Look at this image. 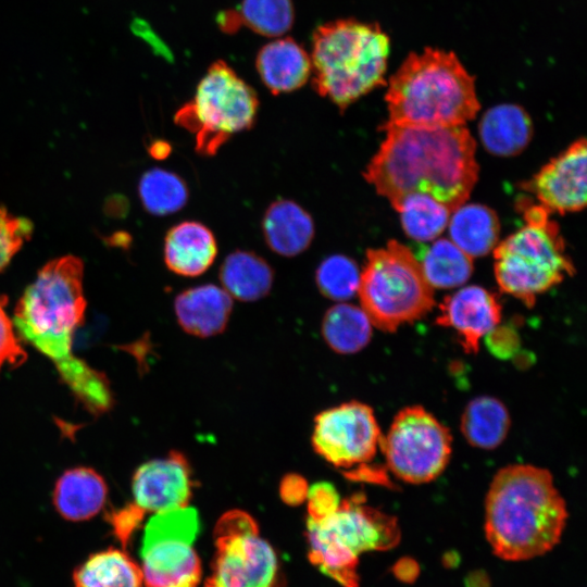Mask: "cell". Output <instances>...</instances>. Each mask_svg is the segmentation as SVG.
<instances>
[{
	"label": "cell",
	"instance_id": "cell-1",
	"mask_svg": "<svg viewBox=\"0 0 587 587\" xmlns=\"http://www.w3.org/2000/svg\"><path fill=\"white\" fill-rule=\"evenodd\" d=\"M83 277L84 263L75 255L48 262L24 290L12 321L18 338L47 357L85 409L99 414L113 401L109 382L73 351L86 309Z\"/></svg>",
	"mask_w": 587,
	"mask_h": 587
},
{
	"label": "cell",
	"instance_id": "cell-2",
	"mask_svg": "<svg viewBox=\"0 0 587 587\" xmlns=\"http://www.w3.org/2000/svg\"><path fill=\"white\" fill-rule=\"evenodd\" d=\"M386 137L364 178L395 207L424 193L451 212L469 199L478 177L475 140L464 125L403 126L387 122Z\"/></svg>",
	"mask_w": 587,
	"mask_h": 587
},
{
	"label": "cell",
	"instance_id": "cell-3",
	"mask_svg": "<svg viewBox=\"0 0 587 587\" xmlns=\"http://www.w3.org/2000/svg\"><path fill=\"white\" fill-rule=\"evenodd\" d=\"M566 504L551 473L511 464L494 476L485 499V535L492 553L525 561L550 551L561 539Z\"/></svg>",
	"mask_w": 587,
	"mask_h": 587
},
{
	"label": "cell",
	"instance_id": "cell-4",
	"mask_svg": "<svg viewBox=\"0 0 587 587\" xmlns=\"http://www.w3.org/2000/svg\"><path fill=\"white\" fill-rule=\"evenodd\" d=\"M389 123L459 126L479 110L475 80L453 52L411 53L391 76L386 93Z\"/></svg>",
	"mask_w": 587,
	"mask_h": 587
},
{
	"label": "cell",
	"instance_id": "cell-5",
	"mask_svg": "<svg viewBox=\"0 0 587 587\" xmlns=\"http://www.w3.org/2000/svg\"><path fill=\"white\" fill-rule=\"evenodd\" d=\"M389 52V37L378 24L340 18L319 25L310 53L312 86L344 112L386 84Z\"/></svg>",
	"mask_w": 587,
	"mask_h": 587
},
{
	"label": "cell",
	"instance_id": "cell-6",
	"mask_svg": "<svg viewBox=\"0 0 587 587\" xmlns=\"http://www.w3.org/2000/svg\"><path fill=\"white\" fill-rule=\"evenodd\" d=\"M519 209L525 225L494 248L495 276L502 291L533 307L539 294L573 275L575 268L550 212L525 199Z\"/></svg>",
	"mask_w": 587,
	"mask_h": 587
},
{
	"label": "cell",
	"instance_id": "cell-7",
	"mask_svg": "<svg viewBox=\"0 0 587 587\" xmlns=\"http://www.w3.org/2000/svg\"><path fill=\"white\" fill-rule=\"evenodd\" d=\"M309 559L344 587H358L359 555L388 550L400 540L397 519L353 496L320 520L308 519Z\"/></svg>",
	"mask_w": 587,
	"mask_h": 587
},
{
	"label": "cell",
	"instance_id": "cell-8",
	"mask_svg": "<svg viewBox=\"0 0 587 587\" xmlns=\"http://www.w3.org/2000/svg\"><path fill=\"white\" fill-rule=\"evenodd\" d=\"M358 294L372 325L384 332L423 317L435 304L420 262L397 240L367 250Z\"/></svg>",
	"mask_w": 587,
	"mask_h": 587
},
{
	"label": "cell",
	"instance_id": "cell-9",
	"mask_svg": "<svg viewBox=\"0 0 587 587\" xmlns=\"http://www.w3.org/2000/svg\"><path fill=\"white\" fill-rule=\"evenodd\" d=\"M259 99L254 89L223 60L213 62L193 98L175 114V122L195 136L201 155H214L235 134L250 129Z\"/></svg>",
	"mask_w": 587,
	"mask_h": 587
},
{
	"label": "cell",
	"instance_id": "cell-10",
	"mask_svg": "<svg viewBox=\"0 0 587 587\" xmlns=\"http://www.w3.org/2000/svg\"><path fill=\"white\" fill-rule=\"evenodd\" d=\"M214 544L205 587H279L276 552L248 513L235 510L223 514L215 525Z\"/></svg>",
	"mask_w": 587,
	"mask_h": 587
},
{
	"label": "cell",
	"instance_id": "cell-11",
	"mask_svg": "<svg viewBox=\"0 0 587 587\" xmlns=\"http://www.w3.org/2000/svg\"><path fill=\"white\" fill-rule=\"evenodd\" d=\"M200 530L195 508L154 513L145 527L140 550L146 587H197L201 563L193 548Z\"/></svg>",
	"mask_w": 587,
	"mask_h": 587
},
{
	"label": "cell",
	"instance_id": "cell-12",
	"mask_svg": "<svg viewBox=\"0 0 587 587\" xmlns=\"http://www.w3.org/2000/svg\"><path fill=\"white\" fill-rule=\"evenodd\" d=\"M450 430L423 407L400 410L385 436L382 450L387 469L410 484L437 478L449 463L452 451Z\"/></svg>",
	"mask_w": 587,
	"mask_h": 587
},
{
	"label": "cell",
	"instance_id": "cell-13",
	"mask_svg": "<svg viewBox=\"0 0 587 587\" xmlns=\"http://www.w3.org/2000/svg\"><path fill=\"white\" fill-rule=\"evenodd\" d=\"M382 432L371 407L350 401L320 413L312 444L315 451L338 469H365L379 448Z\"/></svg>",
	"mask_w": 587,
	"mask_h": 587
},
{
	"label": "cell",
	"instance_id": "cell-14",
	"mask_svg": "<svg viewBox=\"0 0 587 587\" xmlns=\"http://www.w3.org/2000/svg\"><path fill=\"white\" fill-rule=\"evenodd\" d=\"M586 140L580 138L524 184L550 213L583 210L586 204Z\"/></svg>",
	"mask_w": 587,
	"mask_h": 587
},
{
	"label": "cell",
	"instance_id": "cell-15",
	"mask_svg": "<svg viewBox=\"0 0 587 587\" xmlns=\"http://www.w3.org/2000/svg\"><path fill=\"white\" fill-rule=\"evenodd\" d=\"M137 504L145 512L160 513L186 507L191 495L190 472L178 452L140 465L132 480Z\"/></svg>",
	"mask_w": 587,
	"mask_h": 587
},
{
	"label": "cell",
	"instance_id": "cell-16",
	"mask_svg": "<svg viewBox=\"0 0 587 587\" xmlns=\"http://www.w3.org/2000/svg\"><path fill=\"white\" fill-rule=\"evenodd\" d=\"M439 309L436 323L457 330L466 353H476L479 340L501 321V304L479 286H467L446 297Z\"/></svg>",
	"mask_w": 587,
	"mask_h": 587
},
{
	"label": "cell",
	"instance_id": "cell-17",
	"mask_svg": "<svg viewBox=\"0 0 587 587\" xmlns=\"http://www.w3.org/2000/svg\"><path fill=\"white\" fill-rule=\"evenodd\" d=\"M255 67L273 95L297 90L311 77L310 54L291 37L264 45L257 54Z\"/></svg>",
	"mask_w": 587,
	"mask_h": 587
},
{
	"label": "cell",
	"instance_id": "cell-18",
	"mask_svg": "<svg viewBox=\"0 0 587 587\" xmlns=\"http://www.w3.org/2000/svg\"><path fill=\"white\" fill-rule=\"evenodd\" d=\"M233 308L229 294L215 285H202L177 295L174 309L180 327L198 337L224 330Z\"/></svg>",
	"mask_w": 587,
	"mask_h": 587
},
{
	"label": "cell",
	"instance_id": "cell-19",
	"mask_svg": "<svg viewBox=\"0 0 587 587\" xmlns=\"http://www.w3.org/2000/svg\"><path fill=\"white\" fill-rule=\"evenodd\" d=\"M216 254L217 245L213 233L199 222H182L166 234L164 261L178 275H201L212 265Z\"/></svg>",
	"mask_w": 587,
	"mask_h": 587
},
{
	"label": "cell",
	"instance_id": "cell-20",
	"mask_svg": "<svg viewBox=\"0 0 587 587\" xmlns=\"http://www.w3.org/2000/svg\"><path fill=\"white\" fill-rule=\"evenodd\" d=\"M108 486L93 469L78 466L65 471L53 489V504L67 521L80 522L95 516L103 508Z\"/></svg>",
	"mask_w": 587,
	"mask_h": 587
},
{
	"label": "cell",
	"instance_id": "cell-21",
	"mask_svg": "<svg viewBox=\"0 0 587 587\" xmlns=\"http://www.w3.org/2000/svg\"><path fill=\"white\" fill-rule=\"evenodd\" d=\"M262 228L267 246L285 257L303 252L314 236L311 215L298 203L285 199L271 203L265 211Z\"/></svg>",
	"mask_w": 587,
	"mask_h": 587
},
{
	"label": "cell",
	"instance_id": "cell-22",
	"mask_svg": "<svg viewBox=\"0 0 587 587\" xmlns=\"http://www.w3.org/2000/svg\"><path fill=\"white\" fill-rule=\"evenodd\" d=\"M479 136L494 155L512 157L526 148L533 136L529 115L516 104H498L483 115Z\"/></svg>",
	"mask_w": 587,
	"mask_h": 587
},
{
	"label": "cell",
	"instance_id": "cell-23",
	"mask_svg": "<svg viewBox=\"0 0 587 587\" xmlns=\"http://www.w3.org/2000/svg\"><path fill=\"white\" fill-rule=\"evenodd\" d=\"M448 224L451 241L472 258L487 254L498 242L499 220L486 205L462 204L453 211Z\"/></svg>",
	"mask_w": 587,
	"mask_h": 587
},
{
	"label": "cell",
	"instance_id": "cell-24",
	"mask_svg": "<svg viewBox=\"0 0 587 587\" xmlns=\"http://www.w3.org/2000/svg\"><path fill=\"white\" fill-rule=\"evenodd\" d=\"M268 263L250 251L228 254L220 270V279L230 297L241 301H255L268 294L273 284Z\"/></svg>",
	"mask_w": 587,
	"mask_h": 587
},
{
	"label": "cell",
	"instance_id": "cell-25",
	"mask_svg": "<svg viewBox=\"0 0 587 587\" xmlns=\"http://www.w3.org/2000/svg\"><path fill=\"white\" fill-rule=\"evenodd\" d=\"M75 587H142L138 564L123 550L107 549L91 554L73 574Z\"/></svg>",
	"mask_w": 587,
	"mask_h": 587
},
{
	"label": "cell",
	"instance_id": "cell-26",
	"mask_svg": "<svg viewBox=\"0 0 587 587\" xmlns=\"http://www.w3.org/2000/svg\"><path fill=\"white\" fill-rule=\"evenodd\" d=\"M510 428L507 407L490 396L471 400L461 416V432L469 444L490 450L505 439Z\"/></svg>",
	"mask_w": 587,
	"mask_h": 587
},
{
	"label": "cell",
	"instance_id": "cell-27",
	"mask_svg": "<svg viewBox=\"0 0 587 587\" xmlns=\"http://www.w3.org/2000/svg\"><path fill=\"white\" fill-rule=\"evenodd\" d=\"M322 333L327 345L336 352L355 353L371 340L372 322L362 308L339 303L325 313Z\"/></svg>",
	"mask_w": 587,
	"mask_h": 587
},
{
	"label": "cell",
	"instance_id": "cell-28",
	"mask_svg": "<svg viewBox=\"0 0 587 587\" xmlns=\"http://www.w3.org/2000/svg\"><path fill=\"white\" fill-rule=\"evenodd\" d=\"M472 259L451 240L438 239L426 250L420 264L433 288H452L463 285L470 278L473 272Z\"/></svg>",
	"mask_w": 587,
	"mask_h": 587
},
{
	"label": "cell",
	"instance_id": "cell-29",
	"mask_svg": "<svg viewBox=\"0 0 587 587\" xmlns=\"http://www.w3.org/2000/svg\"><path fill=\"white\" fill-rule=\"evenodd\" d=\"M394 209L400 213L407 235L419 241L432 240L441 234L452 213L445 204L424 193L408 195Z\"/></svg>",
	"mask_w": 587,
	"mask_h": 587
},
{
	"label": "cell",
	"instance_id": "cell-30",
	"mask_svg": "<svg viewBox=\"0 0 587 587\" xmlns=\"http://www.w3.org/2000/svg\"><path fill=\"white\" fill-rule=\"evenodd\" d=\"M139 197L147 211L154 215H167L180 210L188 200L185 182L176 174L152 168L140 178Z\"/></svg>",
	"mask_w": 587,
	"mask_h": 587
},
{
	"label": "cell",
	"instance_id": "cell-31",
	"mask_svg": "<svg viewBox=\"0 0 587 587\" xmlns=\"http://www.w3.org/2000/svg\"><path fill=\"white\" fill-rule=\"evenodd\" d=\"M241 25L265 37H279L292 27L291 0H242L238 9Z\"/></svg>",
	"mask_w": 587,
	"mask_h": 587
},
{
	"label": "cell",
	"instance_id": "cell-32",
	"mask_svg": "<svg viewBox=\"0 0 587 587\" xmlns=\"http://www.w3.org/2000/svg\"><path fill=\"white\" fill-rule=\"evenodd\" d=\"M360 275L359 267L352 259L333 254L321 262L315 279L325 297L342 301L358 294Z\"/></svg>",
	"mask_w": 587,
	"mask_h": 587
},
{
	"label": "cell",
	"instance_id": "cell-33",
	"mask_svg": "<svg viewBox=\"0 0 587 587\" xmlns=\"http://www.w3.org/2000/svg\"><path fill=\"white\" fill-rule=\"evenodd\" d=\"M33 228L28 218L12 215L0 204V272L30 238Z\"/></svg>",
	"mask_w": 587,
	"mask_h": 587
},
{
	"label": "cell",
	"instance_id": "cell-34",
	"mask_svg": "<svg viewBox=\"0 0 587 587\" xmlns=\"http://www.w3.org/2000/svg\"><path fill=\"white\" fill-rule=\"evenodd\" d=\"M5 297H0V370L5 364H21L26 359L13 321L5 311Z\"/></svg>",
	"mask_w": 587,
	"mask_h": 587
},
{
	"label": "cell",
	"instance_id": "cell-35",
	"mask_svg": "<svg viewBox=\"0 0 587 587\" xmlns=\"http://www.w3.org/2000/svg\"><path fill=\"white\" fill-rule=\"evenodd\" d=\"M309 519L320 520L334 512L339 503L335 487L328 483H319L307 491Z\"/></svg>",
	"mask_w": 587,
	"mask_h": 587
},
{
	"label": "cell",
	"instance_id": "cell-36",
	"mask_svg": "<svg viewBox=\"0 0 587 587\" xmlns=\"http://www.w3.org/2000/svg\"><path fill=\"white\" fill-rule=\"evenodd\" d=\"M145 511L137 504H128L123 509L110 513L108 521L121 544L125 547L133 530L141 522Z\"/></svg>",
	"mask_w": 587,
	"mask_h": 587
},
{
	"label": "cell",
	"instance_id": "cell-37",
	"mask_svg": "<svg viewBox=\"0 0 587 587\" xmlns=\"http://www.w3.org/2000/svg\"><path fill=\"white\" fill-rule=\"evenodd\" d=\"M392 573L403 583H413L420 574V566L412 558L404 557L392 566Z\"/></svg>",
	"mask_w": 587,
	"mask_h": 587
},
{
	"label": "cell",
	"instance_id": "cell-38",
	"mask_svg": "<svg viewBox=\"0 0 587 587\" xmlns=\"http://www.w3.org/2000/svg\"><path fill=\"white\" fill-rule=\"evenodd\" d=\"M216 22L222 32L226 34H235L242 26L236 9L221 11Z\"/></svg>",
	"mask_w": 587,
	"mask_h": 587
},
{
	"label": "cell",
	"instance_id": "cell-39",
	"mask_svg": "<svg viewBox=\"0 0 587 587\" xmlns=\"http://www.w3.org/2000/svg\"><path fill=\"white\" fill-rule=\"evenodd\" d=\"M307 491L305 487L301 486V479L299 477L288 478L283 485V496L289 502L301 501L307 495L304 494Z\"/></svg>",
	"mask_w": 587,
	"mask_h": 587
}]
</instances>
